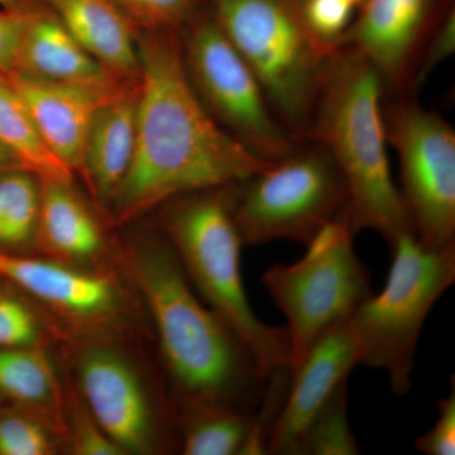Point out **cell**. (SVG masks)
<instances>
[{"label": "cell", "instance_id": "obj_3", "mask_svg": "<svg viewBox=\"0 0 455 455\" xmlns=\"http://www.w3.org/2000/svg\"><path fill=\"white\" fill-rule=\"evenodd\" d=\"M379 71L352 47L340 46L326 61L309 133L333 156L347 190L346 220L355 235L371 229L388 245L416 235L414 221L392 179Z\"/></svg>", "mask_w": 455, "mask_h": 455}, {"label": "cell", "instance_id": "obj_4", "mask_svg": "<svg viewBox=\"0 0 455 455\" xmlns=\"http://www.w3.org/2000/svg\"><path fill=\"white\" fill-rule=\"evenodd\" d=\"M235 184L205 188L164 204L167 241L188 280L243 341L266 377L289 368L284 326H272L253 313L242 277L243 247L233 203Z\"/></svg>", "mask_w": 455, "mask_h": 455}, {"label": "cell", "instance_id": "obj_22", "mask_svg": "<svg viewBox=\"0 0 455 455\" xmlns=\"http://www.w3.org/2000/svg\"><path fill=\"white\" fill-rule=\"evenodd\" d=\"M0 396L31 409L53 406L55 371L40 346L0 349Z\"/></svg>", "mask_w": 455, "mask_h": 455}, {"label": "cell", "instance_id": "obj_30", "mask_svg": "<svg viewBox=\"0 0 455 455\" xmlns=\"http://www.w3.org/2000/svg\"><path fill=\"white\" fill-rule=\"evenodd\" d=\"M27 9L0 11V74L12 73L25 29Z\"/></svg>", "mask_w": 455, "mask_h": 455}, {"label": "cell", "instance_id": "obj_10", "mask_svg": "<svg viewBox=\"0 0 455 455\" xmlns=\"http://www.w3.org/2000/svg\"><path fill=\"white\" fill-rule=\"evenodd\" d=\"M382 114L419 241L429 248L455 244L454 128L414 95L383 98Z\"/></svg>", "mask_w": 455, "mask_h": 455}, {"label": "cell", "instance_id": "obj_15", "mask_svg": "<svg viewBox=\"0 0 455 455\" xmlns=\"http://www.w3.org/2000/svg\"><path fill=\"white\" fill-rule=\"evenodd\" d=\"M12 73L107 94L134 83L124 82L104 68L52 12L27 11L25 29Z\"/></svg>", "mask_w": 455, "mask_h": 455}, {"label": "cell", "instance_id": "obj_21", "mask_svg": "<svg viewBox=\"0 0 455 455\" xmlns=\"http://www.w3.org/2000/svg\"><path fill=\"white\" fill-rule=\"evenodd\" d=\"M41 180L22 166L0 170V251L18 252L37 242Z\"/></svg>", "mask_w": 455, "mask_h": 455}, {"label": "cell", "instance_id": "obj_25", "mask_svg": "<svg viewBox=\"0 0 455 455\" xmlns=\"http://www.w3.org/2000/svg\"><path fill=\"white\" fill-rule=\"evenodd\" d=\"M52 451L49 431L31 416L0 415V455H46Z\"/></svg>", "mask_w": 455, "mask_h": 455}, {"label": "cell", "instance_id": "obj_6", "mask_svg": "<svg viewBox=\"0 0 455 455\" xmlns=\"http://www.w3.org/2000/svg\"><path fill=\"white\" fill-rule=\"evenodd\" d=\"M390 248L385 287L362 302L349 320L361 347V364L383 371L391 391L406 396L425 322L455 283V244L429 248L418 235H407Z\"/></svg>", "mask_w": 455, "mask_h": 455}, {"label": "cell", "instance_id": "obj_28", "mask_svg": "<svg viewBox=\"0 0 455 455\" xmlns=\"http://www.w3.org/2000/svg\"><path fill=\"white\" fill-rule=\"evenodd\" d=\"M416 451L427 455L455 454V385L451 377V391L440 398L438 419L433 427L415 440Z\"/></svg>", "mask_w": 455, "mask_h": 455}, {"label": "cell", "instance_id": "obj_20", "mask_svg": "<svg viewBox=\"0 0 455 455\" xmlns=\"http://www.w3.org/2000/svg\"><path fill=\"white\" fill-rule=\"evenodd\" d=\"M0 143L38 178L73 181V171L50 151L25 101L3 74H0Z\"/></svg>", "mask_w": 455, "mask_h": 455}, {"label": "cell", "instance_id": "obj_23", "mask_svg": "<svg viewBox=\"0 0 455 455\" xmlns=\"http://www.w3.org/2000/svg\"><path fill=\"white\" fill-rule=\"evenodd\" d=\"M348 382L329 398L305 431L298 455H357L359 447L349 423Z\"/></svg>", "mask_w": 455, "mask_h": 455}, {"label": "cell", "instance_id": "obj_1", "mask_svg": "<svg viewBox=\"0 0 455 455\" xmlns=\"http://www.w3.org/2000/svg\"><path fill=\"white\" fill-rule=\"evenodd\" d=\"M137 42L136 147L109 204L116 224L184 194L238 184L271 164L233 139L203 106L188 80L180 31L148 29Z\"/></svg>", "mask_w": 455, "mask_h": 455}, {"label": "cell", "instance_id": "obj_19", "mask_svg": "<svg viewBox=\"0 0 455 455\" xmlns=\"http://www.w3.org/2000/svg\"><path fill=\"white\" fill-rule=\"evenodd\" d=\"M41 180V209L37 243L47 252L68 262L97 257L104 248V236L71 181Z\"/></svg>", "mask_w": 455, "mask_h": 455}, {"label": "cell", "instance_id": "obj_14", "mask_svg": "<svg viewBox=\"0 0 455 455\" xmlns=\"http://www.w3.org/2000/svg\"><path fill=\"white\" fill-rule=\"evenodd\" d=\"M0 278L80 324H104L121 309V290L112 277L65 263L0 251Z\"/></svg>", "mask_w": 455, "mask_h": 455}, {"label": "cell", "instance_id": "obj_24", "mask_svg": "<svg viewBox=\"0 0 455 455\" xmlns=\"http://www.w3.org/2000/svg\"><path fill=\"white\" fill-rule=\"evenodd\" d=\"M353 0H304L305 22L310 32L329 51L339 47L344 33L357 12Z\"/></svg>", "mask_w": 455, "mask_h": 455}, {"label": "cell", "instance_id": "obj_29", "mask_svg": "<svg viewBox=\"0 0 455 455\" xmlns=\"http://www.w3.org/2000/svg\"><path fill=\"white\" fill-rule=\"evenodd\" d=\"M455 52V9L449 12L447 17L440 23L436 31L431 36L429 42L419 62L418 70H416L414 85L412 92L420 90L425 80L435 70L440 64L453 56Z\"/></svg>", "mask_w": 455, "mask_h": 455}, {"label": "cell", "instance_id": "obj_34", "mask_svg": "<svg viewBox=\"0 0 455 455\" xmlns=\"http://www.w3.org/2000/svg\"><path fill=\"white\" fill-rule=\"evenodd\" d=\"M353 2H355V5H357V8H359L361 7L362 4H363L364 2H366V0H353Z\"/></svg>", "mask_w": 455, "mask_h": 455}, {"label": "cell", "instance_id": "obj_17", "mask_svg": "<svg viewBox=\"0 0 455 455\" xmlns=\"http://www.w3.org/2000/svg\"><path fill=\"white\" fill-rule=\"evenodd\" d=\"M139 80L98 108L86 139L82 172L92 193L110 204L127 175L134 155Z\"/></svg>", "mask_w": 455, "mask_h": 455}, {"label": "cell", "instance_id": "obj_11", "mask_svg": "<svg viewBox=\"0 0 455 455\" xmlns=\"http://www.w3.org/2000/svg\"><path fill=\"white\" fill-rule=\"evenodd\" d=\"M453 9L455 0H366L339 47H352L377 68L383 98L416 97L412 85L425 46Z\"/></svg>", "mask_w": 455, "mask_h": 455}, {"label": "cell", "instance_id": "obj_16", "mask_svg": "<svg viewBox=\"0 0 455 455\" xmlns=\"http://www.w3.org/2000/svg\"><path fill=\"white\" fill-rule=\"evenodd\" d=\"M4 76L25 101L42 139L57 160L73 172L80 171L92 118L98 108L116 92H92L18 73Z\"/></svg>", "mask_w": 455, "mask_h": 455}, {"label": "cell", "instance_id": "obj_7", "mask_svg": "<svg viewBox=\"0 0 455 455\" xmlns=\"http://www.w3.org/2000/svg\"><path fill=\"white\" fill-rule=\"evenodd\" d=\"M347 206L348 190L333 156L317 140L301 139L281 160L235 184L233 212L244 245H307L346 217Z\"/></svg>", "mask_w": 455, "mask_h": 455}, {"label": "cell", "instance_id": "obj_31", "mask_svg": "<svg viewBox=\"0 0 455 455\" xmlns=\"http://www.w3.org/2000/svg\"><path fill=\"white\" fill-rule=\"evenodd\" d=\"M73 449L79 455H121L122 449L95 423L80 416L73 431Z\"/></svg>", "mask_w": 455, "mask_h": 455}, {"label": "cell", "instance_id": "obj_8", "mask_svg": "<svg viewBox=\"0 0 455 455\" xmlns=\"http://www.w3.org/2000/svg\"><path fill=\"white\" fill-rule=\"evenodd\" d=\"M346 217L331 221L290 265H276L262 283L286 317L290 373L326 329L352 317L372 295L370 272L355 253Z\"/></svg>", "mask_w": 455, "mask_h": 455}, {"label": "cell", "instance_id": "obj_18", "mask_svg": "<svg viewBox=\"0 0 455 455\" xmlns=\"http://www.w3.org/2000/svg\"><path fill=\"white\" fill-rule=\"evenodd\" d=\"M90 55L124 82L140 76L139 36L116 0H44Z\"/></svg>", "mask_w": 455, "mask_h": 455}, {"label": "cell", "instance_id": "obj_32", "mask_svg": "<svg viewBox=\"0 0 455 455\" xmlns=\"http://www.w3.org/2000/svg\"><path fill=\"white\" fill-rule=\"evenodd\" d=\"M22 166L14 155L0 143V170L8 169V167ZM23 167V166H22Z\"/></svg>", "mask_w": 455, "mask_h": 455}, {"label": "cell", "instance_id": "obj_27", "mask_svg": "<svg viewBox=\"0 0 455 455\" xmlns=\"http://www.w3.org/2000/svg\"><path fill=\"white\" fill-rule=\"evenodd\" d=\"M40 320L25 301L0 292V349L40 346Z\"/></svg>", "mask_w": 455, "mask_h": 455}, {"label": "cell", "instance_id": "obj_5", "mask_svg": "<svg viewBox=\"0 0 455 455\" xmlns=\"http://www.w3.org/2000/svg\"><path fill=\"white\" fill-rule=\"evenodd\" d=\"M256 75L272 112L296 139L309 133L329 51L305 22L304 0H206Z\"/></svg>", "mask_w": 455, "mask_h": 455}, {"label": "cell", "instance_id": "obj_2", "mask_svg": "<svg viewBox=\"0 0 455 455\" xmlns=\"http://www.w3.org/2000/svg\"><path fill=\"white\" fill-rule=\"evenodd\" d=\"M130 266L181 406L256 410L268 377L232 328L196 298L167 238L134 245Z\"/></svg>", "mask_w": 455, "mask_h": 455}, {"label": "cell", "instance_id": "obj_9", "mask_svg": "<svg viewBox=\"0 0 455 455\" xmlns=\"http://www.w3.org/2000/svg\"><path fill=\"white\" fill-rule=\"evenodd\" d=\"M180 38L188 80L218 124L266 163L289 154L299 139L278 122L256 75L211 12H199Z\"/></svg>", "mask_w": 455, "mask_h": 455}, {"label": "cell", "instance_id": "obj_26", "mask_svg": "<svg viewBox=\"0 0 455 455\" xmlns=\"http://www.w3.org/2000/svg\"><path fill=\"white\" fill-rule=\"evenodd\" d=\"M131 20L147 29L180 31L199 13V0H116Z\"/></svg>", "mask_w": 455, "mask_h": 455}, {"label": "cell", "instance_id": "obj_13", "mask_svg": "<svg viewBox=\"0 0 455 455\" xmlns=\"http://www.w3.org/2000/svg\"><path fill=\"white\" fill-rule=\"evenodd\" d=\"M362 350L350 320L319 335L290 373L289 390L269 439L268 454L298 455L316 412L361 364Z\"/></svg>", "mask_w": 455, "mask_h": 455}, {"label": "cell", "instance_id": "obj_33", "mask_svg": "<svg viewBox=\"0 0 455 455\" xmlns=\"http://www.w3.org/2000/svg\"><path fill=\"white\" fill-rule=\"evenodd\" d=\"M25 0H0V5L4 9H18L23 7Z\"/></svg>", "mask_w": 455, "mask_h": 455}, {"label": "cell", "instance_id": "obj_12", "mask_svg": "<svg viewBox=\"0 0 455 455\" xmlns=\"http://www.w3.org/2000/svg\"><path fill=\"white\" fill-rule=\"evenodd\" d=\"M77 377L90 416L123 453H151L161 444L160 423L139 374L121 353L84 348Z\"/></svg>", "mask_w": 455, "mask_h": 455}]
</instances>
